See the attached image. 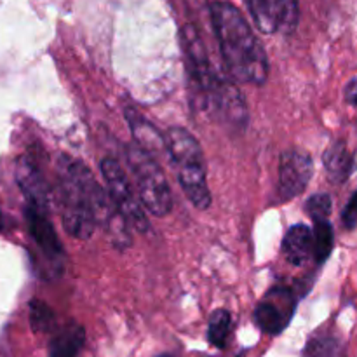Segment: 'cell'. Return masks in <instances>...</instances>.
Returning <instances> with one entry per match:
<instances>
[{
    "mask_svg": "<svg viewBox=\"0 0 357 357\" xmlns=\"http://www.w3.org/2000/svg\"><path fill=\"white\" fill-rule=\"evenodd\" d=\"M166 153L188 201L197 209H208L211 192L206 178V159L195 136L185 128H171L166 132Z\"/></svg>",
    "mask_w": 357,
    "mask_h": 357,
    "instance_id": "obj_2",
    "label": "cell"
},
{
    "mask_svg": "<svg viewBox=\"0 0 357 357\" xmlns=\"http://www.w3.org/2000/svg\"><path fill=\"white\" fill-rule=\"evenodd\" d=\"M345 100L351 105H354V107H357V77H354V79L347 84V87H345Z\"/></svg>",
    "mask_w": 357,
    "mask_h": 357,
    "instance_id": "obj_21",
    "label": "cell"
},
{
    "mask_svg": "<svg viewBox=\"0 0 357 357\" xmlns=\"http://www.w3.org/2000/svg\"><path fill=\"white\" fill-rule=\"evenodd\" d=\"M100 167L112 201L117 204V208L121 209L122 215L128 218L129 225H131L132 229L138 230L139 234L149 232L150 222L149 218H146L145 208H143L139 197H136L135 190H132L131 183H129V180L126 178L121 164L115 159L107 157V159L101 160Z\"/></svg>",
    "mask_w": 357,
    "mask_h": 357,
    "instance_id": "obj_5",
    "label": "cell"
},
{
    "mask_svg": "<svg viewBox=\"0 0 357 357\" xmlns=\"http://www.w3.org/2000/svg\"><path fill=\"white\" fill-rule=\"evenodd\" d=\"M124 115L135 136L136 145H139L149 153H160L166 150V135H160L159 129L152 122L146 121L139 112L132 108H126Z\"/></svg>",
    "mask_w": 357,
    "mask_h": 357,
    "instance_id": "obj_13",
    "label": "cell"
},
{
    "mask_svg": "<svg viewBox=\"0 0 357 357\" xmlns=\"http://www.w3.org/2000/svg\"><path fill=\"white\" fill-rule=\"evenodd\" d=\"M314 260L316 264H324L330 258L335 246V234L330 220H316L314 222Z\"/></svg>",
    "mask_w": 357,
    "mask_h": 357,
    "instance_id": "obj_16",
    "label": "cell"
},
{
    "mask_svg": "<svg viewBox=\"0 0 357 357\" xmlns=\"http://www.w3.org/2000/svg\"><path fill=\"white\" fill-rule=\"evenodd\" d=\"M282 255L295 267H303L314 257V232L310 227L296 223L286 232L282 241Z\"/></svg>",
    "mask_w": 357,
    "mask_h": 357,
    "instance_id": "obj_12",
    "label": "cell"
},
{
    "mask_svg": "<svg viewBox=\"0 0 357 357\" xmlns=\"http://www.w3.org/2000/svg\"><path fill=\"white\" fill-rule=\"evenodd\" d=\"M342 222L349 230H354L357 227V190L351 195L344 213H342Z\"/></svg>",
    "mask_w": 357,
    "mask_h": 357,
    "instance_id": "obj_20",
    "label": "cell"
},
{
    "mask_svg": "<svg viewBox=\"0 0 357 357\" xmlns=\"http://www.w3.org/2000/svg\"><path fill=\"white\" fill-rule=\"evenodd\" d=\"M209 14L230 75L239 82L265 84L268 77L267 52L243 13L229 2H213Z\"/></svg>",
    "mask_w": 357,
    "mask_h": 357,
    "instance_id": "obj_1",
    "label": "cell"
},
{
    "mask_svg": "<svg viewBox=\"0 0 357 357\" xmlns=\"http://www.w3.org/2000/svg\"><path fill=\"white\" fill-rule=\"evenodd\" d=\"M84 340H86V331L80 324H65L49 344V357H77Z\"/></svg>",
    "mask_w": 357,
    "mask_h": 357,
    "instance_id": "obj_15",
    "label": "cell"
},
{
    "mask_svg": "<svg viewBox=\"0 0 357 357\" xmlns=\"http://www.w3.org/2000/svg\"><path fill=\"white\" fill-rule=\"evenodd\" d=\"M293 310V293L288 288H272L255 310V321L265 333L279 335L291 321Z\"/></svg>",
    "mask_w": 357,
    "mask_h": 357,
    "instance_id": "obj_10",
    "label": "cell"
},
{
    "mask_svg": "<svg viewBox=\"0 0 357 357\" xmlns=\"http://www.w3.org/2000/svg\"><path fill=\"white\" fill-rule=\"evenodd\" d=\"M230 330H232V317H230L229 310L220 309L211 314V317H209L208 338L215 347H225L227 340L230 337Z\"/></svg>",
    "mask_w": 357,
    "mask_h": 357,
    "instance_id": "obj_17",
    "label": "cell"
},
{
    "mask_svg": "<svg viewBox=\"0 0 357 357\" xmlns=\"http://www.w3.org/2000/svg\"><path fill=\"white\" fill-rule=\"evenodd\" d=\"M126 162L135 178L138 197L145 211L159 218L169 215L173 209V194L162 167L157 164L152 153L139 145H129L126 150Z\"/></svg>",
    "mask_w": 357,
    "mask_h": 357,
    "instance_id": "obj_3",
    "label": "cell"
},
{
    "mask_svg": "<svg viewBox=\"0 0 357 357\" xmlns=\"http://www.w3.org/2000/svg\"><path fill=\"white\" fill-rule=\"evenodd\" d=\"M16 181L28 206L49 208V187L35 159L23 155L16 164Z\"/></svg>",
    "mask_w": 357,
    "mask_h": 357,
    "instance_id": "obj_11",
    "label": "cell"
},
{
    "mask_svg": "<svg viewBox=\"0 0 357 357\" xmlns=\"http://www.w3.org/2000/svg\"><path fill=\"white\" fill-rule=\"evenodd\" d=\"M30 326L35 333H47L54 326V312L42 300H31L30 305Z\"/></svg>",
    "mask_w": 357,
    "mask_h": 357,
    "instance_id": "obj_18",
    "label": "cell"
},
{
    "mask_svg": "<svg viewBox=\"0 0 357 357\" xmlns=\"http://www.w3.org/2000/svg\"><path fill=\"white\" fill-rule=\"evenodd\" d=\"M324 171L331 183H345L354 169V155L344 142H333L323 155Z\"/></svg>",
    "mask_w": 357,
    "mask_h": 357,
    "instance_id": "obj_14",
    "label": "cell"
},
{
    "mask_svg": "<svg viewBox=\"0 0 357 357\" xmlns=\"http://www.w3.org/2000/svg\"><path fill=\"white\" fill-rule=\"evenodd\" d=\"M24 216H26V225L30 237L33 239L35 246L38 248L44 258H47L49 264L63 265L65 260V250L56 234L54 225L49 220V208L44 206H24Z\"/></svg>",
    "mask_w": 357,
    "mask_h": 357,
    "instance_id": "obj_9",
    "label": "cell"
},
{
    "mask_svg": "<svg viewBox=\"0 0 357 357\" xmlns=\"http://www.w3.org/2000/svg\"><path fill=\"white\" fill-rule=\"evenodd\" d=\"M264 33H291L298 23V0H246Z\"/></svg>",
    "mask_w": 357,
    "mask_h": 357,
    "instance_id": "obj_7",
    "label": "cell"
},
{
    "mask_svg": "<svg viewBox=\"0 0 357 357\" xmlns=\"http://www.w3.org/2000/svg\"><path fill=\"white\" fill-rule=\"evenodd\" d=\"M307 213L312 218V222L323 218H330L331 213V197L328 194H316L307 201L305 204Z\"/></svg>",
    "mask_w": 357,
    "mask_h": 357,
    "instance_id": "obj_19",
    "label": "cell"
},
{
    "mask_svg": "<svg viewBox=\"0 0 357 357\" xmlns=\"http://www.w3.org/2000/svg\"><path fill=\"white\" fill-rule=\"evenodd\" d=\"M204 107L209 114L232 131H244L248 128L250 114L243 93L236 84L222 79L215 89L204 100Z\"/></svg>",
    "mask_w": 357,
    "mask_h": 357,
    "instance_id": "obj_6",
    "label": "cell"
},
{
    "mask_svg": "<svg viewBox=\"0 0 357 357\" xmlns=\"http://www.w3.org/2000/svg\"><path fill=\"white\" fill-rule=\"evenodd\" d=\"M3 230H6V218H3V213L0 209V232H3Z\"/></svg>",
    "mask_w": 357,
    "mask_h": 357,
    "instance_id": "obj_22",
    "label": "cell"
},
{
    "mask_svg": "<svg viewBox=\"0 0 357 357\" xmlns=\"http://www.w3.org/2000/svg\"><path fill=\"white\" fill-rule=\"evenodd\" d=\"M314 174L312 157L300 150H286L279 159L278 194L282 201L296 197L302 194L310 183Z\"/></svg>",
    "mask_w": 357,
    "mask_h": 357,
    "instance_id": "obj_8",
    "label": "cell"
},
{
    "mask_svg": "<svg viewBox=\"0 0 357 357\" xmlns=\"http://www.w3.org/2000/svg\"><path fill=\"white\" fill-rule=\"evenodd\" d=\"M58 206L66 234L82 241L93 236L96 227L93 208L65 155L58 164Z\"/></svg>",
    "mask_w": 357,
    "mask_h": 357,
    "instance_id": "obj_4",
    "label": "cell"
}]
</instances>
